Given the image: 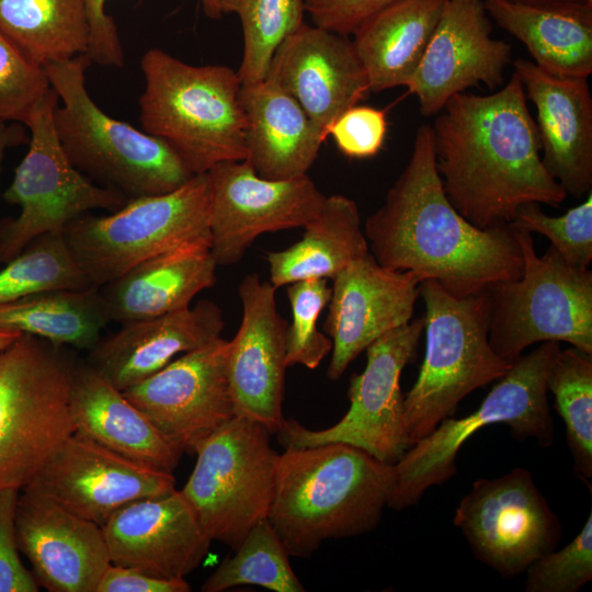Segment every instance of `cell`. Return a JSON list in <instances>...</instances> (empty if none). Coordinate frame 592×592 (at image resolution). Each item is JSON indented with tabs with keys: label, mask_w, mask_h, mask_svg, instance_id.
<instances>
[{
	"label": "cell",
	"mask_w": 592,
	"mask_h": 592,
	"mask_svg": "<svg viewBox=\"0 0 592 592\" xmlns=\"http://www.w3.org/2000/svg\"><path fill=\"white\" fill-rule=\"evenodd\" d=\"M25 139V133L18 126H11L9 123L0 122V171L5 150L12 146L19 145Z\"/></svg>",
	"instance_id": "obj_47"
},
{
	"label": "cell",
	"mask_w": 592,
	"mask_h": 592,
	"mask_svg": "<svg viewBox=\"0 0 592 592\" xmlns=\"http://www.w3.org/2000/svg\"><path fill=\"white\" fill-rule=\"evenodd\" d=\"M489 18L519 39L533 62L555 76L585 78L592 73V4H527L485 0Z\"/></svg>",
	"instance_id": "obj_29"
},
{
	"label": "cell",
	"mask_w": 592,
	"mask_h": 592,
	"mask_svg": "<svg viewBox=\"0 0 592 592\" xmlns=\"http://www.w3.org/2000/svg\"><path fill=\"white\" fill-rule=\"evenodd\" d=\"M559 350V342L547 341L522 354L477 410L460 419H443L430 434L413 443L395 464V487L387 506L407 509L426 489L449 479L456 473L462 445L486 425L504 423L515 439L534 437L540 445L549 446L555 430L547 379Z\"/></svg>",
	"instance_id": "obj_7"
},
{
	"label": "cell",
	"mask_w": 592,
	"mask_h": 592,
	"mask_svg": "<svg viewBox=\"0 0 592 592\" xmlns=\"http://www.w3.org/2000/svg\"><path fill=\"white\" fill-rule=\"evenodd\" d=\"M107 0H86L90 36L86 56L104 67H123L124 52L117 26L105 12Z\"/></svg>",
	"instance_id": "obj_45"
},
{
	"label": "cell",
	"mask_w": 592,
	"mask_h": 592,
	"mask_svg": "<svg viewBox=\"0 0 592 592\" xmlns=\"http://www.w3.org/2000/svg\"><path fill=\"white\" fill-rule=\"evenodd\" d=\"M205 15L213 20L221 18L223 13L219 7V0H201Z\"/></svg>",
	"instance_id": "obj_48"
},
{
	"label": "cell",
	"mask_w": 592,
	"mask_h": 592,
	"mask_svg": "<svg viewBox=\"0 0 592 592\" xmlns=\"http://www.w3.org/2000/svg\"><path fill=\"white\" fill-rule=\"evenodd\" d=\"M425 306V354L403 396L411 445L430 434L471 391L501 378L512 364L489 342V293L458 298L433 280L419 285Z\"/></svg>",
	"instance_id": "obj_6"
},
{
	"label": "cell",
	"mask_w": 592,
	"mask_h": 592,
	"mask_svg": "<svg viewBox=\"0 0 592 592\" xmlns=\"http://www.w3.org/2000/svg\"><path fill=\"white\" fill-rule=\"evenodd\" d=\"M423 329V317L412 319L366 348L365 368L351 376L350 408L339 422L323 430H310L294 419H285L276 432L277 441L285 448L345 443L395 465L411 446L400 375L411 361Z\"/></svg>",
	"instance_id": "obj_13"
},
{
	"label": "cell",
	"mask_w": 592,
	"mask_h": 592,
	"mask_svg": "<svg viewBox=\"0 0 592 592\" xmlns=\"http://www.w3.org/2000/svg\"><path fill=\"white\" fill-rule=\"evenodd\" d=\"M21 491L18 545L32 563L37 584L52 592H96L111 565L102 527L42 494Z\"/></svg>",
	"instance_id": "obj_23"
},
{
	"label": "cell",
	"mask_w": 592,
	"mask_h": 592,
	"mask_svg": "<svg viewBox=\"0 0 592 592\" xmlns=\"http://www.w3.org/2000/svg\"><path fill=\"white\" fill-rule=\"evenodd\" d=\"M247 161L267 180L307 174L327 135L271 80L241 84Z\"/></svg>",
	"instance_id": "obj_28"
},
{
	"label": "cell",
	"mask_w": 592,
	"mask_h": 592,
	"mask_svg": "<svg viewBox=\"0 0 592 592\" xmlns=\"http://www.w3.org/2000/svg\"><path fill=\"white\" fill-rule=\"evenodd\" d=\"M184 580L159 579L137 569L111 563L104 571L96 592H187Z\"/></svg>",
	"instance_id": "obj_46"
},
{
	"label": "cell",
	"mask_w": 592,
	"mask_h": 592,
	"mask_svg": "<svg viewBox=\"0 0 592 592\" xmlns=\"http://www.w3.org/2000/svg\"><path fill=\"white\" fill-rule=\"evenodd\" d=\"M446 0H397L352 34L371 92L407 87L426 50Z\"/></svg>",
	"instance_id": "obj_30"
},
{
	"label": "cell",
	"mask_w": 592,
	"mask_h": 592,
	"mask_svg": "<svg viewBox=\"0 0 592 592\" xmlns=\"http://www.w3.org/2000/svg\"><path fill=\"white\" fill-rule=\"evenodd\" d=\"M536 109L540 157L547 172L576 198L592 189V98L588 79L559 77L533 61H513Z\"/></svg>",
	"instance_id": "obj_24"
},
{
	"label": "cell",
	"mask_w": 592,
	"mask_h": 592,
	"mask_svg": "<svg viewBox=\"0 0 592 592\" xmlns=\"http://www.w3.org/2000/svg\"><path fill=\"white\" fill-rule=\"evenodd\" d=\"M485 0H446L420 65L407 84L424 116L436 115L455 94L479 83L503 84L512 48L491 37Z\"/></svg>",
	"instance_id": "obj_18"
},
{
	"label": "cell",
	"mask_w": 592,
	"mask_h": 592,
	"mask_svg": "<svg viewBox=\"0 0 592 592\" xmlns=\"http://www.w3.org/2000/svg\"><path fill=\"white\" fill-rule=\"evenodd\" d=\"M21 490L0 491V592H36L38 584L19 557L15 527L16 503Z\"/></svg>",
	"instance_id": "obj_43"
},
{
	"label": "cell",
	"mask_w": 592,
	"mask_h": 592,
	"mask_svg": "<svg viewBox=\"0 0 592 592\" xmlns=\"http://www.w3.org/2000/svg\"><path fill=\"white\" fill-rule=\"evenodd\" d=\"M221 13H236L243 36L237 71L241 84L264 80L280 44L304 21V0H219Z\"/></svg>",
	"instance_id": "obj_36"
},
{
	"label": "cell",
	"mask_w": 592,
	"mask_h": 592,
	"mask_svg": "<svg viewBox=\"0 0 592 592\" xmlns=\"http://www.w3.org/2000/svg\"><path fill=\"white\" fill-rule=\"evenodd\" d=\"M304 228L298 241L265 254L269 282L275 288L309 278L332 280L369 251L360 209L348 196H327L319 214Z\"/></svg>",
	"instance_id": "obj_31"
},
{
	"label": "cell",
	"mask_w": 592,
	"mask_h": 592,
	"mask_svg": "<svg viewBox=\"0 0 592 592\" xmlns=\"http://www.w3.org/2000/svg\"><path fill=\"white\" fill-rule=\"evenodd\" d=\"M454 524L474 556L506 578L555 550L562 532L532 474L522 467L476 480L460 500Z\"/></svg>",
	"instance_id": "obj_14"
},
{
	"label": "cell",
	"mask_w": 592,
	"mask_h": 592,
	"mask_svg": "<svg viewBox=\"0 0 592 592\" xmlns=\"http://www.w3.org/2000/svg\"><path fill=\"white\" fill-rule=\"evenodd\" d=\"M24 488L103 526L125 505L175 490V479L75 432Z\"/></svg>",
	"instance_id": "obj_17"
},
{
	"label": "cell",
	"mask_w": 592,
	"mask_h": 592,
	"mask_svg": "<svg viewBox=\"0 0 592 592\" xmlns=\"http://www.w3.org/2000/svg\"><path fill=\"white\" fill-rule=\"evenodd\" d=\"M205 174L210 251L218 266L238 263L265 232L304 227L327 197L308 174L267 180L247 160L221 161Z\"/></svg>",
	"instance_id": "obj_15"
},
{
	"label": "cell",
	"mask_w": 592,
	"mask_h": 592,
	"mask_svg": "<svg viewBox=\"0 0 592 592\" xmlns=\"http://www.w3.org/2000/svg\"><path fill=\"white\" fill-rule=\"evenodd\" d=\"M89 286L62 232L46 234L0 270V305L43 291Z\"/></svg>",
	"instance_id": "obj_37"
},
{
	"label": "cell",
	"mask_w": 592,
	"mask_h": 592,
	"mask_svg": "<svg viewBox=\"0 0 592 592\" xmlns=\"http://www.w3.org/2000/svg\"><path fill=\"white\" fill-rule=\"evenodd\" d=\"M75 432L140 465L173 473L183 452L102 374L76 366L70 389Z\"/></svg>",
	"instance_id": "obj_26"
},
{
	"label": "cell",
	"mask_w": 592,
	"mask_h": 592,
	"mask_svg": "<svg viewBox=\"0 0 592 592\" xmlns=\"http://www.w3.org/2000/svg\"><path fill=\"white\" fill-rule=\"evenodd\" d=\"M286 295L292 309L285 330L286 365L315 369L332 350L331 339L317 328L331 287L327 278H309L287 284Z\"/></svg>",
	"instance_id": "obj_38"
},
{
	"label": "cell",
	"mask_w": 592,
	"mask_h": 592,
	"mask_svg": "<svg viewBox=\"0 0 592 592\" xmlns=\"http://www.w3.org/2000/svg\"><path fill=\"white\" fill-rule=\"evenodd\" d=\"M276 288L255 273L238 286L242 307L239 329L229 341L228 380L236 417L276 433L282 412L286 365V321L275 300Z\"/></svg>",
	"instance_id": "obj_20"
},
{
	"label": "cell",
	"mask_w": 592,
	"mask_h": 592,
	"mask_svg": "<svg viewBox=\"0 0 592 592\" xmlns=\"http://www.w3.org/2000/svg\"><path fill=\"white\" fill-rule=\"evenodd\" d=\"M547 388L566 425L574 471L587 480L592 477V354L573 346L560 349Z\"/></svg>",
	"instance_id": "obj_34"
},
{
	"label": "cell",
	"mask_w": 592,
	"mask_h": 592,
	"mask_svg": "<svg viewBox=\"0 0 592 592\" xmlns=\"http://www.w3.org/2000/svg\"><path fill=\"white\" fill-rule=\"evenodd\" d=\"M332 282L325 331L332 341L327 376L337 380L375 340L412 320L421 280L383 266L368 251Z\"/></svg>",
	"instance_id": "obj_19"
},
{
	"label": "cell",
	"mask_w": 592,
	"mask_h": 592,
	"mask_svg": "<svg viewBox=\"0 0 592 592\" xmlns=\"http://www.w3.org/2000/svg\"><path fill=\"white\" fill-rule=\"evenodd\" d=\"M100 288L49 289L0 305V328L45 339L57 346L91 350L110 322Z\"/></svg>",
	"instance_id": "obj_32"
},
{
	"label": "cell",
	"mask_w": 592,
	"mask_h": 592,
	"mask_svg": "<svg viewBox=\"0 0 592 592\" xmlns=\"http://www.w3.org/2000/svg\"><path fill=\"white\" fill-rule=\"evenodd\" d=\"M265 79L273 81L329 136V127L371 92L352 39L304 22L276 48Z\"/></svg>",
	"instance_id": "obj_21"
},
{
	"label": "cell",
	"mask_w": 592,
	"mask_h": 592,
	"mask_svg": "<svg viewBox=\"0 0 592 592\" xmlns=\"http://www.w3.org/2000/svg\"><path fill=\"white\" fill-rule=\"evenodd\" d=\"M588 3H591L592 4V0H585Z\"/></svg>",
	"instance_id": "obj_51"
},
{
	"label": "cell",
	"mask_w": 592,
	"mask_h": 592,
	"mask_svg": "<svg viewBox=\"0 0 592 592\" xmlns=\"http://www.w3.org/2000/svg\"><path fill=\"white\" fill-rule=\"evenodd\" d=\"M512 228L523 272L488 289L490 345L510 364L547 341L592 354V272L571 267L551 246L537 255L531 232Z\"/></svg>",
	"instance_id": "obj_9"
},
{
	"label": "cell",
	"mask_w": 592,
	"mask_h": 592,
	"mask_svg": "<svg viewBox=\"0 0 592 592\" xmlns=\"http://www.w3.org/2000/svg\"><path fill=\"white\" fill-rule=\"evenodd\" d=\"M62 236L89 283L103 286L151 257L209 238L206 174L164 194L130 198L106 216L83 214Z\"/></svg>",
	"instance_id": "obj_10"
},
{
	"label": "cell",
	"mask_w": 592,
	"mask_h": 592,
	"mask_svg": "<svg viewBox=\"0 0 592 592\" xmlns=\"http://www.w3.org/2000/svg\"><path fill=\"white\" fill-rule=\"evenodd\" d=\"M210 238L193 240L151 257L100 286L111 321L121 325L191 306L216 282Z\"/></svg>",
	"instance_id": "obj_27"
},
{
	"label": "cell",
	"mask_w": 592,
	"mask_h": 592,
	"mask_svg": "<svg viewBox=\"0 0 592 592\" xmlns=\"http://www.w3.org/2000/svg\"><path fill=\"white\" fill-rule=\"evenodd\" d=\"M50 89L45 68L0 32V122L23 124Z\"/></svg>",
	"instance_id": "obj_41"
},
{
	"label": "cell",
	"mask_w": 592,
	"mask_h": 592,
	"mask_svg": "<svg viewBox=\"0 0 592 592\" xmlns=\"http://www.w3.org/2000/svg\"><path fill=\"white\" fill-rule=\"evenodd\" d=\"M58 102L50 89L23 123L31 133L29 149L3 194L8 203L20 207V214L0 225V262L10 261L43 235L62 232L89 210L115 212L128 201L94 183L70 162L55 129Z\"/></svg>",
	"instance_id": "obj_12"
},
{
	"label": "cell",
	"mask_w": 592,
	"mask_h": 592,
	"mask_svg": "<svg viewBox=\"0 0 592 592\" xmlns=\"http://www.w3.org/2000/svg\"><path fill=\"white\" fill-rule=\"evenodd\" d=\"M271 434L258 422L234 417L197 445L181 490L208 537L232 550L272 505L278 454Z\"/></svg>",
	"instance_id": "obj_11"
},
{
	"label": "cell",
	"mask_w": 592,
	"mask_h": 592,
	"mask_svg": "<svg viewBox=\"0 0 592 592\" xmlns=\"http://www.w3.org/2000/svg\"><path fill=\"white\" fill-rule=\"evenodd\" d=\"M224 327L219 306L203 299L193 307L123 323L90 350L88 364L124 391L163 368L178 354L220 337Z\"/></svg>",
	"instance_id": "obj_25"
},
{
	"label": "cell",
	"mask_w": 592,
	"mask_h": 592,
	"mask_svg": "<svg viewBox=\"0 0 592 592\" xmlns=\"http://www.w3.org/2000/svg\"><path fill=\"white\" fill-rule=\"evenodd\" d=\"M526 592H577L592 579V511L581 532L561 550L549 551L525 570Z\"/></svg>",
	"instance_id": "obj_40"
},
{
	"label": "cell",
	"mask_w": 592,
	"mask_h": 592,
	"mask_svg": "<svg viewBox=\"0 0 592 592\" xmlns=\"http://www.w3.org/2000/svg\"><path fill=\"white\" fill-rule=\"evenodd\" d=\"M101 527L111 563L164 580H181L194 571L212 543L178 490L132 502Z\"/></svg>",
	"instance_id": "obj_22"
},
{
	"label": "cell",
	"mask_w": 592,
	"mask_h": 592,
	"mask_svg": "<svg viewBox=\"0 0 592 592\" xmlns=\"http://www.w3.org/2000/svg\"><path fill=\"white\" fill-rule=\"evenodd\" d=\"M60 348L22 333L0 352V491L22 490L75 433L76 366Z\"/></svg>",
	"instance_id": "obj_8"
},
{
	"label": "cell",
	"mask_w": 592,
	"mask_h": 592,
	"mask_svg": "<svg viewBox=\"0 0 592 592\" xmlns=\"http://www.w3.org/2000/svg\"><path fill=\"white\" fill-rule=\"evenodd\" d=\"M339 151L350 158H369L378 153L387 134L384 110L354 105L329 127Z\"/></svg>",
	"instance_id": "obj_42"
},
{
	"label": "cell",
	"mask_w": 592,
	"mask_h": 592,
	"mask_svg": "<svg viewBox=\"0 0 592 592\" xmlns=\"http://www.w3.org/2000/svg\"><path fill=\"white\" fill-rule=\"evenodd\" d=\"M235 555L225 559L205 580L201 590L221 592L252 584L275 592H304L294 573L289 555L267 517L255 524Z\"/></svg>",
	"instance_id": "obj_35"
},
{
	"label": "cell",
	"mask_w": 592,
	"mask_h": 592,
	"mask_svg": "<svg viewBox=\"0 0 592 592\" xmlns=\"http://www.w3.org/2000/svg\"><path fill=\"white\" fill-rule=\"evenodd\" d=\"M228 353L229 341L218 337L123 394L170 442L183 453L195 454L203 440L236 417Z\"/></svg>",
	"instance_id": "obj_16"
},
{
	"label": "cell",
	"mask_w": 592,
	"mask_h": 592,
	"mask_svg": "<svg viewBox=\"0 0 592 592\" xmlns=\"http://www.w3.org/2000/svg\"><path fill=\"white\" fill-rule=\"evenodd\" d=\"M363 229L379 264L413 272L421 282L433 280L458 298L519 278L523 272L511 224L481 229L448 201L428 124L418 127L407 166Z\"/></svg>",
	"instance_id": "obj_1"
},
{
	"label": "cell",
	"mask_w": 592,
	"mask_h": 592,
	"mask_svg": "<svg viewBox=\"0 0 592 592\" xmlns=\"http://www.w3.org/2000/svg\"><path fill=\"white\" fill-rule=\"evenodd\" d=\"M395 480V465L350 444L286 447L267 520L289 556L307 558L327 539L373 531Z\"/></svg>",
	"instance_id": "obj_3"
},
{
	"label": "cell",
	"mask_w": 592,
	"mask_h": 592,
	"mask_svg": "<svg viewBox=\"0 0 592 592\" xmlns=\"http://www.w3.org/2000/svg\"><path fill=\"white\" fill-rule=\"evenodd\" d=\"M513 2H521L527 4H546L555 2H587L585 0H509Z\"/></svg>",
	"instance_id": "obj_50"
},
{
	"label": "cell",
	"mask_w": 592,
	"mask_h": 592,
	"mask_svg": "<svg viewBox=\"0 0 592 592\" xmlns=\"http://www.w3.org/2000/svg\"><path fill=\"white\" fill-rule=\"evenodd\" d=\"M510 224L548 238L550 246L571 267L589 269L592 261V192L560 216L547 215L538 203L524 204Z\"/></svg>",
	"instance_id": "obj_39"
},
{
	"label": "cell",
	"mask_w": 592,
	"mask_h": 592,
	"mask_svg": "<svg viewBox=\"0 0 592 592\" xmlns=\"http://www.w3.org/2000/svg\"><path fill=\"white\" fill-rule=\"evenodd\" d=\"M0 32L42 67L86 55V0H0Z\"/></svg>",
	"instance_id": "obj_33"
},
{
	"label": "cell",
	"mask_w": 592,
	"mask_h": 592,
	"mask_svg": "<svg viewBox=\"0 0 592 592\" xmlns=\"http://www.w3.org/2000/svg\"><path fill=\"white\" fill-rule=\"evenodd\" d=\"M141 129L162 139L192 174L227 160H246L247 119L241 81L228 66L186 64L159 48L140 60Z\"/></svg>",
	"instance_id": "obj_4"
},
{
	"label": "cell",
	"mask_w": 592,
	"mask_h": 592,
	"mask_svg": "<svg viewBox=\"0 0 592 592\" xmlns=\"http://www.w3.org/2000/svg\"><path fill=\"white\" fill-rule=\"evenodd\" d=\"M397 0H304L314 25L350 36L371 15Z\"/></svg>",
	"instance_id": "obj_44"
},
{
	"label": "cell",
	"mask_w": 592,
	"mask_h": 592,
	"mask_svg": "<svg viewBox=\"0 0 592 592\" xmlns=\"http://www.w3.org/2000/svg\"><path fill=\"white\" fill-rule=\"evenodd\" d=\"M86 55L45 68L58 100L55 129L70 162L127 200L174 191L193 175L162 139L107 115L86 86Z\"/></svg>",
	"instance_id": "obj_5"
},
{
	"label": "cell",
	"mask_w": 592,
	"mask_h": 592,
	"mask_svg": "<svg viewBox=\"0 0 592 592\" xmlns=\"http://www.w3.org/2000/svg\"><path fill=\"white\" fill-rule=\"evenodd\" d=\"M22 333L0 328V352L12 344Z\"/></svg>",
	"instance_id": "obj_49"
},
{
	"label": "cell",
	"mask_w": 592,
	"mask_h": 592,
	"mask_svg": "<svg viewBox=\"0 0 592 592\" xmlns=\"http://www.w3.org/2000/svg\"><path fill=\"white\" fill-rule=\"evenodd\" d=\"M526 100L513 73L491 94L453 95L431 126L444 192L481 229L510 224L524 204L559 206L567 197L543 164Z\"/></svg>",
	"instance_id": "obj_2"
}]
</instances>
